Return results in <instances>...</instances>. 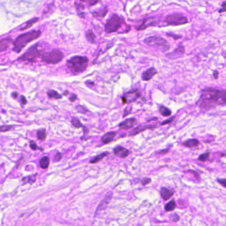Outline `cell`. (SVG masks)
<instances>
[{"label":"cell","instance_id":"41","mask_svg":"<svg viewBox=\"0 0 226 226\" xmlns=\"http://www.w3.org/2000/svg\"><path fill=\"white\" fill-rule=\"evenodd\" d=\"M225 2L223 1V4H222V9H220L219 10V12L223 13V12H225Z\"/></svg>","mask_w":226,"mask_h":226},{"label":"cell","instance_id":"22","mask_svg":"<svg viewBox=\"0 0 226 226\" xmlns=\"http://www.w3.org/2000/svg\"><path fill=\"white\" fill-rule=\"evenodd\" d=\"M108 154V152H103V153H101L100 155H98V156H95L94 157H93L92 159H90V163H92V164L98 163L99 161H101V160H102L104 157H106V156H107Z\"/></svg>","mask_w":226,"mask_h":226},{"label":"cell","instance_id":"39","mask_svg":"<svg viewBox=\"0 0 226 226\" xmlns=\"http://www.w3.org/2000/svg\"><path fill=\"white\" fill-rule=\"evenodd\" d=\"M167 36H169L170 37H172L174 38V39L175 40L176 39H180V38H182V36H180V35H176V34H171V33H167L166 34Z\"/></svg>","mask_w":226,"mask_h":226},{"label":"cell","instance_id":"48","mask_svg":"<svg viewBox=\"0 0 226 226\" xmlns=\"http://www.w3.org/2000/svg\"><path fill=\"white\" fill-rule=\"evenodd\" d=\"M80 1H86V2H87V1H88V0H80Z\"/></svg>","mask_w":226,"mask_h":226},{"label":"cell","instance_id":"18","mask_svg":"<svg viewBox=\"0 0 226 226\" xmlns=\"http://www.w3.org/2000/svg\"><path fill=\"white\" fill-rule=\"evenodd\" d=\"M161 194L162 199L164 200H166L172 196V195L174 194V192L166 188L162 187L161 190Z\"/></svg>","mask_w":226,"mask_h":226},{"label":"cell","instance_id":"33","mask_svg":"<svg viewBox=\"0 0 226 226\" xmlns=\"http://www.w3.org/2000/svg\"><path fill=\"white\" fill-rule=\"evenodd\" d=\"M170 219H171V220L172 221V222H177L178 220H180V217L179 216V215H177L174 213V214L170 215Z\"/></svg>","mask_w":226,"mask_h":226},{"label":"cell","instance_id":"21","mask_svg":"<svg viewBox=\"0 0 226 226\" xmlns=\"http://www.w3.org/2000/svg\"><path fill=\"white\" fill-rule=\"evenodd\" d=\"M49 163H50V159L48 156L43 157L39 161V165L40 167L44 169H46L49 167Z\"/></svg>","mask_w":226,"mask_h":226},{"label":"cell","instance_id":"1","mask_svg":"<svg viewBox=\"0 0 226 226\" xmlns=\"http://www.w3.org/2000/svg\"><path fill=\"white\" fill-rule=\"evenodd\" d=\"M225 103V91L214 88H206L203 90L198 102L200 107L204 110H208L216 106H224Z\"/></svg>","mask_w":226,"mask_h":226},{"label":"cell","instance_id":"4","mask_svg":"<svg viewBox=\"0 0 226 226\" xmlns=\"http://www.w3.org/2000/svg\"><path fill=\"white\" fill-rule=\"evenodd\" d=\"M64 54L60 50H52L48 52H43L40 57L45 63L49 64H56L60 62L64 58Z\"/></svg>","mask_w":226,"mask_h":226},{"label":"cell","instance_id":"32","mask_svg":"<svg viewBox=\"0 0 226 226\" xmlns=\"http://www.w3.org/2000/svg\"><path fill=\"white\" fill-rule=\"evenodd\" d=\"M76 108H77V110L79 112V113L82 114H85L88 111L85 107H83L82 106H77V107H76Z\"/></svg>","mask_w":226,"mask_h":226},{"label":"cell","instance_id":"14","mask_svg":"<svg viewBox=\"0 0 226 226\" xmlns=\"http://www.w3.org/2000/svg\"><path fill=\"white\" fill-rule=\"evenodd\" d=\"M156 128L155 126H153V125H144V126H139L136 128H135L133 129L130 132H129V135L130 136H133V135H136V134H138L141 132H143L145 130H148V129H152V128Z\"/></svg>","mask_w":226,"mask_h":226},{"label":"cell","instance_id":"42","mask_svg":"<svg viewBox=\"0 0 226 226\" xmlns=\"http://www.w3.org/2000/svg\"><path fill=\"white\" fill-rule=\"evenodd\" d=\"M77 96L76 95H72V96L70 97V101H71V102H74V101L77 100Z\"/></svg>","mask_w":226,"mask_h":226},{"label":"cell","instance_id":"36","mask_svg":"<svg viewBox=\"0 0 226 226\" xmlns=\"http://www.w3.org/2000/svg\"><path fill=\"white\" fill-rule=\"evenodd\" d=\"M61 159H62V155H61V153H60V152H58V153H56L55 156V159H54L55 161H56V162L59 161H60V160H61Z\"/></svg>","mask_w":226,"mask_h":226},{"label":"cell","instance_id":"10","mask_svg":"<svg viewBox=\"0 0 226 226\" xmlns=\"http://www.w3.org/2000/svg\"><path fill=\"white\" fill-rule=\"evenodd\" d=\"M159 23L160 19L157 18V17H149V18L145 19L143 22H142V23L140 25H139V26L135 27V29L137 30H143L149 27L157 26V25L159 24Z\"/></svg>","mask_w":226,"mask_h":226},{"label":"cell","instance_id":"46","mask_svg":"<svg viewBox=\"0 0 226 226\" xmlns=\"http://www.w3.org/2000/svg\"><path fill=\"white\" fill-rule=\"evenodd\" d=\"M213 75H214V79H217L218 77V72L217 71H214V74H213Z\"/></svg>","mask_w":226,"mask_h":226},{"label":"cell","instance_id":"27","mask_svg":"<svg viewBox=\"0 0 226 226\" xmlns=\"http://www.w3.org/2000/svg\"><path fill=\"white\" fill-rule=\"evenodd\" d=\"M38 21H39V18H34V19H33L31 20H30V21H28L27 23L24 25V27H21V29H20V30H26L27 29H29V28H30L31 26H33V25H34L35 23H36Z\"/></svg>","mask_w":226,"mask_h":226},{"label":"cell","instance_id":"26","mask_svg":"<svg viewBox=\"0 0 226 226\" xmlns=\"http://www.w3.org/2000/svg\"><path fill=\"white\" fill-rule=\"evenodd\" d=\"M37 136L38 139H39V140H45L47 137V133L45 129L44 128L39 129V130L37 131Z\"/></svg>","mask_w":226,"mask_h":226},{"label":"cell","instance_id":"28","mask_svg":"<svg viewBox=\"0 0 226 226\" xmlns=\"http://www.w3.org/2000/svg\"><path fill=\"white\" fill-rule=\"evenodd\" d=\"M175 208H176V202H175L174 200H172L169 203H167L166 206H165V210L167 212L172 211V210L175 209Z\"/></svg>","mask_w":226,"mask_h":226},{"label":"cell","instance_id":"38","mask_svg":"<svg viewBox=\"0 0 226 226\" xmlns=\"http://www.w3.org/2000/svg\"><path fill=\"white\" fill-rule=\"evenodd\" d=\"M174 118V117H171V118H170L169 119H167V120H164V122H162V123H161V125H166V124H167L171 123L173 121Z\"/></svg>","mask_w":226,"mask_h":226},{"label":"cell","instance_id":"31","mask_svg":"<svg viewBox=\"0 0 226 226\" xmlns=\"http://www.w3.org/2000/svg\"><path fill=\"white\" fill-rule=\"evenodd\" d=\"M12 128L13 127L11 126H0V132H5L9 131L10 130H11Z\"/></svg>","mask_w":226,"mask_h":226},{"label":"cell","instance_id":"24","mask_svg":"<svg viewBox=\"0 0 226 226\" xmlns=\"http://www.w3.org/2000/svg\"><path fill=\"white\" fill-rule=\"evenodd\" d=\"M159 113L162 116H171L172 114L171 111L169 108L164 106H161L159 107Z\"/></svg>","mask_w":226,"mask_h":226},{"label":"cell","instance_id":"9","mask_svg":"<svg viewBox=\"0 0 226 226\" xmlns=\"http://www.w3.org/2000/svg\"><path fill=\"white\" fill-rule=\"evenodd\" d=\"M140 96L141 93L138 89H133L127 92L122 96L121 100H122L123 104H129L136 101Z\"/></svg>","mask_w":226,"mask_h":226},{"label":"cell","instance_id":"15","mask_svg":"<svg viewBox=\"0 0 226 226\" xmlns=\"http://www.w3.org/2000/svg\"><path fill=\"white\" fill-rule=\"evenodd\" d=\"M157 73V71L154 69V68H151L143 73V74H142V79H143V80L147 81H147L151 80Z\"/></svg>","mask_w":226,"mask_h":226},{"label":"cell","instance_id":"47","mask_svg":"<svg viewBox=\"0 0 226 226\" xmlns=\"http://www.w3.org/2000/svg\"><path fill=\"white\" fill-rule=\"evenodd\" d=\"M12 95H13V98H17V96H18V94H17V93H13L12 94Z\"/></svg>","mask_w":226,"mask_h":226},{"label":"cell","instance_id":"16","mask_svg":"<svg viewBox=\"0 0 226 226\" xmlns=\"http://www.w3.org/2000/svg\"><path fill=\"white\" fill-rule=\"evenodd\" d=\"M117 134V132H109L106 133L101 137V141L103 144H110V142L113 140L114 138H115Z\"/></svg>","mask_w":226,"mask_h":226},{"label":"cell","instance_id":"37","mask_svg":"<svg viewBox=\"0 0 226 226\" xmlns=\"http://www.w3.org/2000/svg\"><path fill=\"white\" fill-rule=\"evenodd\" d=\"M100 1V0H88L87 3L90 6H94V5H96V4L99 3Z\"/></svg>","mask_w":226,"mask_h":226},{"label":"cell","instance_id":"7","mask_svg":"<svg viewBox=\"0 0 226 226\" xmlns=\"http://www.w3.org/2000/svg\"><path fill=\"white\" fill-rule=\"evenodd\" d=\"M164 22L167 25L172 26H179V25H185L188 23L187 18L180 13H173L169 15L164 19Z\"/></svg>","mask_w":226,"mask_h":226},{"label":"cell","instance_id":"20","mask_svg":"<svg viewBox=\"0 0 226 226\" xmlns=\"http://www.w3.org/2000/svg\"><path fill=\"white\" fill-rule=\"evenodd\" d=\"M108 13V9L107 7H104L99 10V11H96L94 12H92V15L94 17H97V18H103L106 16V15Z\"/></svg>","mask_w":226,"mask_h":226},{"label":"cell","instance_id":"44","mask_svg":"<svg viewBox=\"0 0 226 226\" xmlns=\"http://www.w3.org/2000/svg\"><path fill=\"white\" fill-rule=\"evenodd\" d=\"M169 152V149H163V150H161L160 151L157 152V154H165Z\"/></svg>","mask_w":226,"mask_h":226},{"label":"cell","instance_id":"25","mask_svg":"<svg viewBox=\"0 0 226 226\" xmlns=\"http://www.w3.org/2000/svg\"><path fill=\"white\" fill-rule=\"evenodd\" d=\"M47 95L49 98L56 99H62V95H60L59 93L55 90H49V91H47Z\"/></svg>","mask_w":226,"mask_h":226},{"label":"cell","instance_id":"30","mask_svg":"<svg viewBox=\"0 0 226 226\" xmlns=\"http://www.w3.org/2000/svg\"><path fill=\"white\" fill-rule=\"evenodd\" d=\"M210 156V152H205V153L200 155L198 157V160L202 162H205L209 159Z\"/></svg>","mask_w":226,"mask_h":226},{"label":"cell","instance_id":"35","mask_svg":"<svg viewBox=\"0 0 226 226\" xmlns=\"http://www.w3.org/2000/svg\"><path fill=\"white\" fill-rule=\"evenodd\" d=\"M132 112V108L131 107H127L124 110V114H123V117L129 115V114H131Z\"/></svg>","mask_w":226,"mask_h":226},{"label":"cell","instance_id":"19","mask_svg":"<svg viewBox=\"0 0 226 226\" xmlns=\"http://www.w3.org/2000/svg\"><path fill=\"white\" fill-rule=\"evenodd\" d=\"M200 144V142L197 139H188L186 142H184L182 145L184 146L187 147V148H196V147L198 146Z\"/></svg>","mask_w":226,"mask_h":226},{"label":"cell","instance_id":"3","mask_svg":"<svg viewBox=\"0 0 226 226\" xmlns=\"http://www.w3.org/2000/svg\"><path fill=\"white\" fill-rule=\"evenodd\" d=\"M88 62L89 60L87 57L77 56L68 60L67 65L68 70L74 74H78L87 68Z\"/></svg>","mask_w":226,"mask_h":226},{"label":"cell","instance_id":"6","mask_svg":"<svg viewBox=\"0 0 226 226\" xmlns=\"http://www.w3.org/2000/svg\"><path fill=\"white\" fill-rule=\"evenodd\" d=\"M39 44H36L29 48L27 51L18 58L19 61H29L33 62L37 58L40 57L43 51L39 49Z\"/></svg>","mask_w":226,"mask_h":226},{"label":"cell","instance_id":"12","mask_svg":"<svg viewBox=\"0 0 226 226\" xmlns=\"http://www.w3.org/2000/svg\"><path fill=\"white\" fill-rule=\"evenodd\" d=\"M113 153L115 156L120 158H125L129 156L130 152L128 149L123 148V146H118L113 149Z\"/></svg>","mask_w":226,"mask_h":226},{"label":"cell","instance_id":"11","mask_svg":"<svg viewBox=\"0 0 226 226\" xmlns=\"http://www.w3.org/2000/svg\"><path fill=\"white\" fill-rule=\"evenodd\" d=\"M184 54V48L182 46V45L178 46L177 48H176L173 52H172L169 54H166V57H168L169 59H177V58H180L183 56Z\"/></svg>","mask_w":226,"mask_h":226},{"label":"cell","instance_id":"45","mask_svg":"<svg viewBox=\"0 0 226 226\" xmlns=\"http://www.w3.org/2000/svg\"><path fill=\"white\" fill-rule=\"evenodd\" d=\"M21 101H22V103H23L24 105H25V104H26V103H27V99H25V97L24 96H21Z\"/></svg>","mask_w":226,"mask_h":226},{"label":"cell","instance_id":"2","mask_svg":"<svg viewBox=\"0 0 226 226\" xmlns=\"http://www.w3.org/2000/svg\"><path fill=\"white\" fill-rule=\"evenodd\" d=\"M40 30H33L19 35L13 42V51L17 53L20 52L27 44L38 39L40 36Z\"/></svg>","mask_w":226,"mask_h":226},{"label":"cell","instance_id":"40","mask_svg":"<svg viewBox=\"0 0 226 226\" xmlns=\"http://www.w3.org/2000/svg\"><path fill=\"white\" fill-rule=\"evenodd\" d=\"M151 179H149V178H145V179L141 180V182H142V183H143V185H145L149 183V182H151Z\"/></svg>","mask_w":226,"mask_h":226},{"label":"cell","instance_id":"34","mask_svg":"<svg viewBox=\"0 0 226 226\" xmlns=\"http://www.w3.org/2000/svg\"><path fill=\"white\" fill-rule=\"evenodd\" d=\"M29 146H30V148H31V149H33V150H37V149H38L37 145V144L35 143L34 141H31V142H30Z\"/></svg>","mask_w":226,"mask_h":226},{"label":"cell","instance_id":"17","mask_svg":"<svg viewBox=\"0 0 226 226\" xmlns=\"http://www.w3.org/2000/svg\"><path fill=\"white\" fill-rule=\"evenodd\" d=\"M12 39L11 38H6L2 40H0V52L7 50L11 44Z\"/></svg>","mask_w":226,"mask_h":226},{"label":"cell","instance_id":"13","mask_svg":"<svg viewBox=\"0 0 226 226\" xmlns=\"http://www.w3.org/2000/svg\"><path fill=\"white\" fill-rule=\"evenodd\" d=\"M137 124V120L135 118L127 119L119 124V127L122 130H128L133 128V126Z\"/></svg>","mask_w":226,"mask_h":226},{"label":"cell","instance_id":"43","mask_svg":"<svg viewBox=\"0 0 226 226\" xmlns=\"http://www.w3.org/2000/svg\"><path fill=\"white\" fill-rule=\"evenodd\" d=\"M217 181L219 182L221 184H222L223 187H225V179H217Z\"/></svg>","mask_w":226,"mask_h":226},{"label":"cell","instance_id":"29","mask_svg":"<svg viewBox=\"0 0 226 226\" xmlns=\"http://www.w3.org/2000/svg\"><path fill=\"white\" fill-rule=\"evenodd\" d=\"M72 124L74 127L77 128H84V126L82 125V124L81 123V122L80 120L77 118H73L72 119Z\"/></svg>","mask_w":226,"mask_h":226},{"label":"cell","instance_id":"23","mask_svg":"<svg viewBox=\"0 0 226 226\" xmlns=\"http://www.w3.org/2000/svg\"><path fill=\"white\" fill-rule=\"evenodd\" d=\"M86 38L89 42L94 44L96 42V35L92 30H88L86 33Z\"/></svg>","mask_w":226,"mask_h":226},{"label":"cell","instance_id":"5","mask_svg":"<svg viewBox=\"0 0 226 226\" xmlns=\"http://www.w3.org/2000/svg\"><path fill=\"white\" fill-rule=\"evenodd\" d=\"M124 23V20L121 16L117 14L111 15L110 19H108L105 25V30L107 33H113L116 32L121 25Z\"/></svg>","mask_w":226,"mask_h":226},{"label":"cell","instance_id":"8","mask_svg":"<svg viewBox=\"0 0 226 226\" xmlns=\"http://www.w3.org/2000/svg\"><path fill=\"white\" fill-rule=\"evenodd\" d=\"M144 42L149 46H162L164 50H168L170 49V46L167 44V41L164 38L159 36H151L146 38L144 40Z\"/></svg>","mask_w":226,"mask_h":226}]
</instances>
